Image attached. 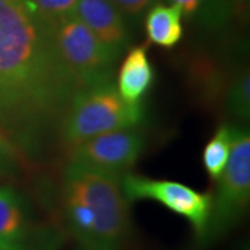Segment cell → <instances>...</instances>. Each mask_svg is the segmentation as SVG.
<instances>
[{
	"mask_svg": "<svg viewBox=\"0 0 250 250\" xmlns=\"http://www.w3.org/2000/svg\"><path fill=\"white\" fill-rule=\"evenodd\" d=\"M80 86L54 45L49 20L27 0H0V129L29 156L43 150Z\"/></svg>",
	"mask_w": 250,
	"mask_h": 250,
	"instance_id": "1",
	"label": "cell"
},
{
	"mask_svg": "<svg viewBox=\"0 0 250 250\" xmlns=\"http://www.w3.org/2000/svg\"><path fill=\"white\" fill-rule=\"evenodd\" d=\"M121 177L70 164L62 175L60 213L82 250H129L132 224Z\"/></svg>",
	"mask_w": 250,
	"mask_h": 250,
	"instance_id": "2",
	"label": "cell"
},
{
	"mask_svg": "<svg viewBox=\"0 0 250 250\" xmlns=\"http://www.w3.org/2000/svg\"><path fill=\"white\" fill-rule=\"evenodd\" d=\"M143 121L142 104H129L120 96L113 81L81 89L60 126L62 139L74 146L93 136L134 128Z\"/></svg>",
	"mask_w": 250,
	"mask_h": 250,
	"instance_id": "3",
	"label": "cell"
},
{
	"mask_svg": "<svg viewBox=\"0 0 250 250\" xmlns=\"http://www.w3.org/2000/svg\"><path fill=\"white\" fill-rule=\"evenodd\" d=\"M56 49L80 89L113 81L120 57L74 13L49 20Z\"/></svg>",
	"mask_w": 250,
	"mask_h": 250,
	"instance_id": "4",
	"label": "cell"
},
{
	"mask_svg": "<svg viewBox=\"0 0 250 250\" xmlns=\"http://www.w3.org/2000/svg\"><path fill=\"white\" fill-rule=\"evenodd\" d=\"M217 190L211 195V210L200 243L210 245L228 232L245 214L250 199V135L235 125L232 147Z\"/></svg>",
	"mask_w": 250,
	"mask_h": 250,
	"instance_id": "5",
	"label": "cell"
},
{
	"mask_svg": "<svg viewBox=\"0 0 250 250\" xmlns=\"http://www.w3.org/2000/svg\"><path fill=\"white\" fill-rule=\"evenodd\" d=\"M65 235L16 189L0 187V250H59Z\"/></svg>",
	"mask_w": 250,
	"mask_h": 250,
	"instance_id": "6",
	"label": "cell"
},
{
	"mask_svg": "<svg viewBox=\"0 0 250 250\" xmlns=\"http://www.w3.org/2000/svg\"><path fill=\"white\" fill-rule=\"evenodd\" d=\"M121 187L129 205L142 199L156 200L171 211L185 217L192 224L197 241L202 239L211 210L210 193L197 192L174 181L150 179L129 172L121 177Z\"/></svg>",
	"mask_w": 250,
	"mask_h": 250,
	"instance_id": "7",
	"label": "cell"
},
{
	"mask_svg": "<svg viewBox=\"0 0 250 250\" xmlns=\"http://www.w3.org/2000/svg\"><path fill=\"white\" fill-rule=\"evenodd\" d=\"M143 147L145 138L139 131L132 128L117 129L74 145L70 164L124 175L139 159Z\"/></svg>",
	"mask_w": 250,
	"mask_h": 250,
	"instance_id": "8",
	"label": "cell"
},
{
	"mask_svg": "<svg viewBox=\"0 0 250 250\" xmlns=\"http://www.w3.org/2000/svg\"><path fill=\"white\" fill-rule=\"evenodd\" d=\"M81 21L118 56L129 41L121 11L111 0H78L72 11Z\"/></svg>",
	"mask_w": 250,
	"mask_h": 250,
	"instance_id": "9",
	"label": "cell"
},
{
	"mask_svg": "<svg viewBox=\"0 0 250 250\" xmlns=\"http://www.w3.org/2000/svg\"><path fill=\"white\" fill-rule=\"evenodd\" d=\"M154 82V70L145 46L132 47L125 56L118 72L117 90L129 104H141Z\"/></svg>",
	"mask_w": 250,
	"mask_h": 250,
	"instance_id": "10",
	"label": "cell"
},
{
	"mask_svg": "<svg viewBox=\"0 0 250 250\" xmlns=\"http://www.w3.org/2000/svg\"><path fill=\"white\" fill-rule=\"evenodd\" d=\"M182 13L175 6H154L146 17L149 41L161 47H172L182 38Z\"/></svg>",
	"mask_w": 250,
	"mask_h": 250,
	"instance_id": "11",
	"label": "cell"
},
{
	"mask_svg": "<svg viewBox=\"0 0 250 250\" xmlns=\"http://www.w3.org/2000/svg\"><path fill=\"white\" fill-rule=\"evenodd\" d=\"M233 124H223L206 145L203 150V164L207 174L213 179H218L228 161L232 147Z\"/></svg>",
	"mask_w": 250,
	"mask_h": 250,
	"instance_id": "12",
	"label": "cell"
},
{
	"mask_svg": "<svg viewBox=\"0 0 250 250\" xmlns=\"http://www.w3.org/2000/svg\"><path fill=\"white\" fill-rule=\"evenodd\" d=\"M227 110L235 118L248 121L250 116V75L248 70H242L233 77L225 95Z\"/></svg>",
	"mask_w": 250,
	"mask_h": 250,
	"instance_id": "13",
	"label": "cell"
},
{
	"mask_svg": "<svg viewBox=\"0 0 250 250\" xmlns=\"http://www.w3.org/2000/svg\"><path fill=\"white\" fill-rule=\"evenodd\" d=\"M28 3L46 20L71 14L78 0H27Z\"/></svg>",
	"mask_w": 250,
	"mask_h": 250,
	"instance_id": "14",
	"label": "cell"
},
{
	"mask_svg": "<svg viewBox=\"0 0 250 250\" xmlns=\"http://www.w3.org/2000/svg\"><path fill=\"white\" fill-rule=\"evenodd\" d=\"M18 167L17 153L6 136L0 134V177L14 174Z\"/></svg>",
	"mask_w": 250,
	"mask_h": 250,
	"instance_id": "15",
	"label": "cell"
},
{
	"mask_svg": "<svg viewBox=\"0 0 250 250\" xmlns=\"http://www.w3.org/2000/svg\"><path fill=\"white\" fill-rule=\"evenodd\" d=\"M113 4L120 11H124L129 16H138L146 9L153 0H111Z\"/></svg>",
	"mask_w": 250,
	"mask_h": 250,
	"instance_id": "16",
	"label": "cell"
},
{
	"mask_svg": "<svg viewBox=\"0 0 250 250\" xmlns=\"http://www.w3.org/2000/svg\"><path fill=\"white\" fill-rule=\"evenodd\" d=\"M168 1H171L172 6L178 7L181 13L185 16L195 14L200 7V3H202V0H168Z\"/></svg>",
	"mask_w": 250,
	"mask_h": 250,
	"instance_id": "17",
	"label": "cell"
},
{
	"mask_svg": "<svg viewBox=\"0 0 250 250\" xmlns=\"http://www.w3.org/2000/svg\"><path fill=\"white\" fill-rule=\"evenodd\" d=\"M0 134H1V135H3V132H1V129H0ZM3 136H4V135H3Z\"/></svg>",
	"mask_w": 250,
	"mask_h": 250,
	"instance_id": "18",
	"label": "cell"
}]
</instances>
